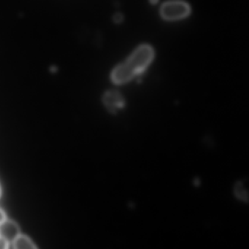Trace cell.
Segmentation results:
<instances>
[{"label": "cell", "mask_w": 249, "mask_h": 249, "mask_svg": "<svg viewBox=\"0 0 249 249\" xmlns=\"http://www.w3.org/2000/svg\"><path fill=\"white\" fill-rule=\"evenodd\" d=\"M154 57V50L148 45L140 46L127 61L115 68L111 78L116 84H124L145 71Z\"/></svg>", "instance_id": "1"}, {"label": "cell", "mask_w": 249, "mask_h": 249, "mask_svg": "<svg viewBox=\"0 0 249 249\" xmlns=\"http://www.w3.org/2000/svg\"><path fill=\"white\" fill-rule=\"evenodd\" d=\"M14 249H37L34 243L27 236L20 234L14 243Z\"/></svg>", "instance_id": "5"}, {"label": "cell", "mask_w": 249, "mask_h": 249, "mask_svg": "<svg viewBox=\"0 0 249 249\" xmlns=\"http://www.w3.org/2000/svg\"><path fill=\"white\" fill-rule=\"evenodd\" d=\"M8 244L9 243L5 239L0 237V249H8Z\"/></svg>", "instance_id": "7"}, {"label": "cell", "mask_w": 249, "mask_h": 249, "mask_svg": "<svg viewBox=\"0 0 249 249\" xmlns=\"http://www.w3.org/2000/svg\"><path fill=\"white\" fill-rule=\"evenodd\" d=\"M190 12L189 5L183 1H170L163 4L161 14L167 20H176L186 17Z\"/></svg>", "instance_id": "2"}, {"label": "cell", "mask_w": 249, "mask_h": 249, "mask_svg": "<svg viewBox=\"0 0 249 249\" xmlns=\"http://www.w3.org/2000/svg\"><path fill=\"white\" fill-rule=\"evenodd\" d=\"M6 219V216H5V213L2 210L0 209V224L2 222V221H5Z\"/></svg>", "instance_id": "8"}, {"label": "cell", "mask_w": 249, "mask_h": 249, "mask_svg": "<svg viewBox=\"0 0 249 249\" xmlns=\"http://www.w3.org/2000/svg\"><path fill=\"white\" fill-rule=\"evenodd\" d=\"M0 195H1V189H0Z\"/></svg>", "instance_id": "9"}, {"label": "cell", "mask_w": 249, "mask_h": 249, "mask_svg": "<svg viewBox=\"0 0 249 249\" xmlns=\"http://www.w3.org/2000/svg\"><path fill=\"white\" fill-rule=\"evenodd\" d=\"M103 102L109 111H117L119 109L122 108L124 106V101L122 95L116 91H109L105 94L103 97Z\"/></svg>", "instance_id": "4"}, {"label": "cell", "mask_w": 249, "mask_h": 249, "mask_svg": "<svg viewBox=\"0 0 249 249\" xmlns=\"http://www.w3.org/2000/svg\"><path fill=\"white\" fill-rule=\"evenodd\" d=\"M113 20L116 23H122L124 20L123 15L120 13H117V14H115Z\"/></svg>", "instance_id": "6"}, {"label": "cell", "mask_w": 249, "mask_h": 249, "mask_svg": "<svg viewBox=\"0 0 249 249\" xmlns=\"http://www.w3.org/2000/svg\"><path fill=\"white\" fill-rule=\"evenodd\" d=\"M20 234H21L19 227L15 221L5 219L0 224V237L8 243H14Z\"/></svg>", "instance_id": "3"}]
</instances>
